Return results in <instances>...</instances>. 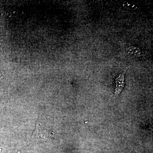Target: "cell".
Listing matches in <instances>:
<instances>
[{
    "label": "cell",
    "instance_id": "1",
    "mask_svg": "<svg viewBox=\"0 0 153 153\" xmlns=\"http://www.w3.org/2000/svg\"><path fill=\"white\" fill-rule=\"evenodd\" d=\"M127 68L119 74L115 79V87L114 89V97L117 99L118 97L123 90L125 83V74L127 71Z\"/></svg>",
    "mask_w": 153,
    "mask_h": 153
},
{
    "label": "cell",
    "instance_id": "2",
    "mask_svg": "<svg viewBox=\"0 0 153 153\" xmlns=\"http://www.w3.org/2000/svg\"><path fill=\"white\" fill-rule=\"evenodd\" d=\"M126 51L129 55L134 57H140L142 55V51L138 47L131 46L127 49Z\"/></svg>",
    "mask_w": 153,
    "mask_h": 153
},
{
    "label": "cell",
    "instance_id": "3",
    "mask_svg": "<svg viewBox=\"0 0 153 153\" xmlns=\"http://www.w3.org/2000/svg\"><path fill=\"white\" fill-rule=\"evenodd\" d=\"M0 76H1V74H0Z\"/></svg>",
    "mask_w": 153,
    "mask_h": 153
}]
</instances>
